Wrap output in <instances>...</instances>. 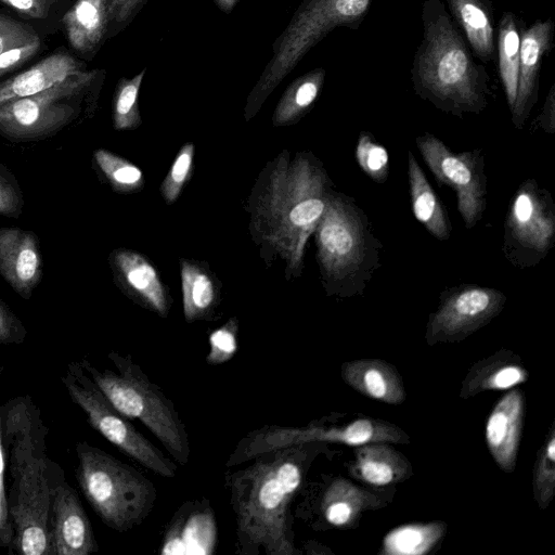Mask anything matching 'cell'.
<instances>
[{
	"label": "cell",
	"instance_id": "obj_1",
	"mask_svg": "<svg viewBox=\"0 0 555 555\" xmlns=\"http://www.w3.org/2000/svg\"><path fill=\"white\" fill-rule=\"evenodd\" d=\"M308 444L262 453L246 467L227 472L240 555H294L291 504L304 480Z\"/></svg>",
	"mask_w": 555,
	"mask_h": 555
},
{
	"label": "cell",
	"instance_id": "obj_2",
	"mask_svg": "<svg viewBox=\"0 0 555 555\" xmlns=\"http://www.w3.org/2000/svg\"><path fill=\"white\" fill-rule=\"evenodd\" d=\"M47 434L29 397L4 404L3 440L12 480L8 501L14 528L11 550L23 555H50L52 493L64 473L47 456Z\"/></svg>",
	"mask_w": 555,
	"mask_h": 555
},
{
	"label": "cell",
	"instance_id": "obj_3",
	"mask_svg": "<svg viewBox=\"0 0 555 555\" xmlns=\"http://www.w3.org/2000/svg\"><path fill=\"white\" fill-rule=\"evenodd\" d=\"M423 36L411 79L415 93L456 117L479 114L491 96L490 76L476 63L467 41L442 0H424Z\"/></svg>",
	"mask_w": 555,
	"mask_h": 555
},
{
	"label": "cell",
	"instance_id": "obj_4",
	"mask_svg": "<svg viewBox=\"0 0 555 555\" xmlns=\"http://www.w3.org/2000/svg\"><path fill=\"white\" fill-rule=\"evenodd\" d=\"M328 178L309 157L280 162L270 176L257 216L263 237L286 259L289 268H301L309 236L324 211Z\"/></svg>",
	"mask_w": 555,
	"mask_h": 555
},
{
	"label": "cell",
	"instance_id": "obj_5",
	"mask_svg": "<svg viewBox=\"0 0 555 555\" xmlns=\"http://www.w3.org/2000/svg\"><path fill=\"white\" fill-rule=\"evenodd\" d=\"M314 233L317 257L330 294H363L380 267L383 248L366 214L353 198L328 191Z\"/></svg>",
	"mask_w": 555,
	"mask_h": 555
},
{
	"label": "cell",
	"instance_id": "obj_6",
	"mask_svg": "<svg viewBox=\"0 0 555 555\" xmlns=\"http://www.w3.org/2000/svg\"><path fill=\"white\" fill-rule=\"evenodd\" d=\"M116 371L99 370L82 358L83 370L124 416L139 420L180 465L190 459V440L185 424L172 401L142 371L130 356L109 351Z\"/></svg>",
	"mask_w": 555,
	"mask_h": 555
},
{
	"label": "cell",
	"instance_id": "obj_7",
	"mask_svg": "<svg viewBox=\"0 0 555 555\" xmlns=\"http://www.w3.org/2000/svg\"><path fill=\"white\" fill-rule=\"evenodd\" d=\"M373 0H304L272 43V56L249 92L245 119L249 120L279 83L332 30L359 28Z\"/></svg>",
	"mask_w": 555,
	"mask_h": 555
},
{
	"label": "cell",
	"instance_id": "obj_8",
	"mask_svg": "<svg viewBox=\"0 0 555 555\" xmlns=\"http://www.w3.org/2000/svg\"><path fill=\"white\" fill-rule=\"evenodd\" d=\"M76 454V479L101 520L118 532L141 525L155 505L154 483L134 467L88 442H78Z\"/></svg>",
	"mask_w": 555,
	"mask_h": 555
},
{
	"label": "cell",
	"instance_id": "obj_9",
	"mask_svg": "<svg viewBox=\"0 0 555 555\" xmlns=\"http://www.w3.org/2000/svg\"><path fill=\"white\" fill-rule=\"evenodd\" d=\"M106 70L83 69L29 96L0 104V135L11 141L54 135L81 115L92 116Z\"/></svg>",
	"mask_w": 555,
	"mask_h": 555
},
{
	"label": "cell",
	"instance_id": "obj_10",
	"mask_svg": "<svg viewBox=\"0 0 555 555\" xmlns=\"http://www.w3.org/2000/svg\"><path fill=\"white\" fill-rule=\"evenodd\" d=\"M62 382L72 401L86 413L91 427L112 444L158 476H176L177 464L109 403L80 362L67 365Z\"/></svg>",
	"mask_w": 555,
	"mask_h": 555
},
{
	"label": "cell",
	"instance_id": "obj_11",
	"mask_svg": "<svg viewBox=\"0 0 555 555\" xmlns=\"http://www.w3.org/2000/svg\"><path fill=\"white\" fill-rule=\"evenodd\" d=\"M403 433L389 424L360 418L345 426L309 424L294 427L263 425L241 438L229 455L225 467L232 468L276 449L302 443L332 442L361 446L370 442L400 441Z\"/></svg>",
	"mask_w": 555,
	"mask_h": 555
},
{
	"label": "cell",
	"instance_id": "obj_12",
	"mask_svg": "<svg viewBox=\"0 0 555 555\" xmlns=\"http://www.w3.org/2000/svg\"><path fill=\"white\" fill-rule=\"evenodd\" d=\"M555 242V204L534 179L516 190L504 222L503 253L518 268L533 267Z\"/></svg>",
	"mask_w": 555,
	"mask_h": 555
},
{
	"label": "cell",
	"instance_id": "obj_13",
	"mask_svg": "<svg viewBox=\"0 0 555 555\" xmlns=\"http://www.w3.org/2000/svg\"><path fill=\"white\" fill-rule=\"evenodd\" d=\"M415 142L436 180L455 191L457 210L466 229L474 228L481 220L487 204V177L481 151L454 153L430 133L417 137Z\"/></svg>",
	"mask_w": 555,
	"mask_h": 555
},
{
	"label": "cell",
	"instance_id": "obj_14",
	"mask_svg": "<svg viewBox=\"0 0 555 555\" xmlns=\"http://www.w3.org/2000/svg\"><path fill=\"white\" fill-rule=\"evenodd\" d=\"M505 301L495 288L463 284L448 289L430 318L428 336L434 341L461 339L493 319Z\"/></svg>",
	"mask_w": 555,
	"mask_h": 555
},
{
	"label": "cell",
	"instance_id": "obj_15",
	"mask_svg": "<svg viewBox=\"0 0 555 555\" xmlns=\"http://www.w3.org/2000/svg\"><path fill=\"white\" fill-rule=\"evenodd\" d=\"M98 550L92 526L78 494L63 476L52 493L50 555H89Z\"/></svg>",
	"mask_w": 555,
	"mask_h": 555
},
{
	"label": "cell",
	"instance_id": "obj_16",
	"mask_svg": "<svg viewBox=\"0 0 555 555\" xmlns=\"http://www.w3.org/2000/svg\"><path fill=\"white\" fill-rule=\"evenodd\" d=\"M554 28L553 20L547 18L522 29L517 93L511 109L512 122L517 129L524 127L538 101L541 64L553 47Z\"/></svg>",
	"mask_w": 555,
	"mask_h": 555
},
{
	"label": "cell",
	"instance_id": "obj_17",
	"mask_svg": "<svg viewBox=\"0 0 555 555\" xmlns=\"http://www.w3.org/2000/svg\"><path fill=\"white\" fill-rule=\"evenodd\" d=\"M43 263L38 236L17 227H0V275L23 299L41 281Z\"/></svg>",
	"mask_w": 555,
	"mask_h": 555
},
{
	"label": "cell",
	"instance_id": "obj_18",
	"mask_svg": "<svg viewBox=\"0 0 555 555\" xmlns=\"http://www.w3.org/2000/svg\"><path fill=\"white\" fill-rule=\"evenodd\" d=\"M86 68L82 61L60 48L31 67L0 81V104L39 93Z\"/></svg>",
	"mask_w": 555,
	"mask_h": 555
},
{
	"label": "cell",
	"instance_id": "obj_19",
	"mask_svg": "<svg viewBox=\"0 0 555 555\" xmlns=\"http://www.w3.org/2000/svg\"><path fill=\"white\" fill-rule=\"evenodd\" d=\"M61 25L73 51L91 61L107 40L108 0H75Z\"/></svg>",
	"mask_w": 555,
	"mask_h": 555
},
{
	"label": "cell",
	"instance_id": "obj_20",
	"mask_svg": "<svg viewBox=\"0 0 555 555\" xmlns=\"http://www.w3.org/2000/svg\"><path fill=\"white\" fill-rule=\"evenodd\" d=\"M524 411L522 395L515 389L494 406L486 425L488 448L500 467L512 472L519 446Z\"/></svg>",
	"mask_w": 555,
	"mask_h": 555
},
{
	"label": "cell",
	"instance_id": "obj_21",
	"mask_svg": "<svg viewBox=\"0 0 555 555\" xmlns=\"http://www.w3.org/2000/svg\"><path fill=\"white\" fill-rule=\"evenodd\" d=\"M453 21L462 30L473 55L482 63L496 56L493 5L490 0H447Z\"/></svg>",
	"mask_w": 555,
	"mask_h": 555
},
{
	"label": "cell",
	"instance_id": "obj_22",
	"mask_svg": "<svg viewBox=\"0 0 555 555\" xmlns=\"http://www.w3.org/2000/svg\"><path fill=\"white\" fill-rule=\"evenodd\" d=\"M111 259L114 272L125 287L165 317L168 312L167 297L154 267L141 255L127 249L115 250Z\"/></svg>",
	"mask_w": 555,
	"mask_h": 555
},
{
	"label": "cell",
	"instance_id": "obj_23",
	"mask_svg": "<svg viewBox=\"0 0 555 555\" xmlns=\"http://www.w3.org/2000/svg\"><path fill=\"white\" fill-rule=\"evenodd\" d=\"M408 178L415 218L436 238L448 240L452 227L447 211L411 151L408 152Z\"/></svg>",
	"mask_w": 555,
	"mask_h": 555
},
{
	"label": "cell",
	"instance_id": "obj_24",
	"mask_svg": "<svg viewBox=\"0 0 555 555\" xmlns=\"http://www.w3.org/2000/svg\"><path fill=\"white\" fill-rule=\"evenodd\" d=\"M343 375L349 385L370 398L388 403H399L404 398L397 374L380 361L346 363Z\"/></svg>",
	"mask_w": 555,
	"mask_h": 555
},
{
	"label": "cell",
	"instance_id": "obj_25",
	"mask_svg": "<svg viewBox=\"0 0 555 555\" xmlns=\"http://www.w3.org/2000/svg\"><path fill=\"white\" fill-rule=\"evenodd\" d=\"M524 21L513 12H505L498 24L496 56L499 75L509 107L513 108L518 83L520 39Z\"/></svg>",
	"mask_w": 555,
	"mask_h": 555
},
{
	"label": "cell",
	"instance_id": "obj_26",
	"mask_svg": "<svg viewBox=\"0 0 555 555\" xmlns=\"http://www.w3.org/2000/svg\"><path fill=\"white\" fill-rule=\"evenodd\" d=\"M324 81L323 67L313 68L296 78L280 99L273 114V124L283 126L301 118L318 99Z\"/></svg>",
	"mask_w": 555,
	"mask_h": 555
},
{
	"label": "cell",
	"instance_id": "obj_27",
	"mask_svg": "<svg viewBox=\"0 0 555 555\" xmlns=\"http://www.w3.org/2000/svg\"><path fill=\"white\" fill-rule=\"evenodd\" d=\"M439 522L405 525L390 531L384 539V553L391 555H422L442 537Z\"/></svg>",
	"mask_w": 555,
	"mask_h": 555
},
{
	"label": "cell",
	"instance_id": "obj_28",
	"mask_svg": "<svg viewBox=\"0 0 555 555\" xmlns=\"http://www.w3.org/2000/svg\"><path fill=\"white\" fill-rule=\"evenodd\" d=\"M181 282L185 320L191 322L203 319L215 301L212 281L197 266L182 262Z\"/></svg>",
	"mask_w": 555,
	"mask_h": 555
},
{
	"label": "cell",
	"instance_id": "obj_29",
	"mask_svg": "<svg viewBox=\"0 0 555 555\" xmlns=\"http://www.w3.org/2000/svg\"><path fill=\"white\" fill-rule=\"evenodd\" d=\"M146 67L131 78L121 77L113 98V124L117 130L137 128L141 124L138 98Z\"/></svg>",
	"mask_w": 555,
	"mask_h": 555
},
{
	"label": "cell",
	"instance_id": "obj_30",
	"mask_svg": "<svg viewBox=\"0 0 555 555\" xmlns=\"http://www.w3.org/2000/svg\"><path fill=\"white\" fill-rule=\"evenodd\" d=\"M386 448L370 447L359 450L357 469L367 483L385 486L398 478V461Z\"/></svg>",
	"mask_w": 555,
	"mask_h": 555
},
{
	"label": "cell",
	"instance_id": "obj_31",
	"mask_svg": "<svg viewBox=\"0 0 555 555\" xmlns=\"http://www.w3.org/2000/svg\"><path fill=\"white\" fill-rule=\"evenodd\" d=\"M93 162L117 191L128 192L143 184V175L137 166L107 150H95Z\"/></svg>",
	"mask_w": 555,
	"mask_h": 555
},
{
	"label": "cell",
	"instance_id": "obj_32",
	"mask_svg": "<svg viewBox=\"0 0 555 555\" xmlns=\"http://www.w3.org/2000/svg\"><path fill=\"white\" fill-rule=\"evenodd\" d=\"M356 159L372 180L384 183L389 175V158L384 146L377 144L371 133L362 131L358 139Z\"/></svg>",
	"mask_w": 555,
	"mask_h": 555
},
{
	"label": "cell",
	"instance_id": "obj_33",
	"mask_svg": "<svg viewBox=\"0 0 555 555\" xmlns=\"http://www.w3.org/2000/svg\"><path fill=\"white\" fill-rule=\"evenodd\" d=\"M194 145L184 144L175 158V162L162 183L160 190L168 204L179 196L192 168Z\"/></svg>",
	"mask_w": 555,
	"mask_h": 555
},
{
	"label": "cell",
	"instance_id": "obj_34",
	"mask_svg": "<svg viewBox=\"0 0 555 555\" xmlns=\"http://www.w3.org/2000/svg\"><path fill=\"white\" fill-rule=\"evenodd\" d=\"M4 404L0 406V546L12 548L14 528L9 511L8 493L5 490L7 450L3 440Z\"/></svg>",
	"mask_w": 555,
	"mask_h": 555
},
{
	"label": "cell",
	"instance_id": "obj_35",
	"mask_svg": "<svg viewBox=\"0 0 555 555\" xmlns=\"http://www.w3.org/2000/svg\"><path fill=\"white\" fill-rule=\"evenodd\" d=\"M555 439L552 433L544 451L538 461L535 473V494L540 504L547 505L554 493Z\"/></svg>",
	"mask_w": 555,
	"mask_h": 555
},
{
	"label": "cell",
	"instance_id": "obj_36",
	"mask_svg": "<svg viewBox=\"0 0 555 555\" xmlns=\"http://www.w3.org/2000/svg\"><path fill=\"white\" fill-rule=\"evenodd\" d=\"M39 39L38 31L30 24L0 13V54Z\"/></svg>",
	"mask_w": 555,
	"mask_h": 555
},
{
	"label": "cell",
	"instance_id": "obj_37",
	"mask_svg": "<svg viewBox=\"0 0 555 555\" xmlns=\"http://www.w3.org/2000/svg\"><path fill=\"white\" fill-rule=\"evenodd\" d=\"M23 207L21 185L12 171L0 162V216L18 218Z\"/></svg>",
	"mask_w": 555,
	"mask_h": 555
},
{
	"label": "cell",
	"instance_id": "obj_38",
	"mask_svg": "<svg viewBox=\"0 0 555 555\" xmlns=\"http://www.w3.org/2000/svg\"><path fill=\"white\" fill-rule=\"evenodd\" d=\"M21 17L40 23L56 17L62 11L61 0H0Z\"/></svg>",
	"mask_w": 555,
	"mask_h": 555
},
{
	"label": "cell",
	"instance_id": "obj_39",
	"mask_svg": "<svg viewBox=\"0 0 555 555\" xmlns=\"http://www.w3.org/2000/svg\"><path fill=\"white\" fill-rule=\"evenodd\" d=\"M149 0H108L107 39L124 31Z\"/></svg>",
	"mask_w": 555,
	"mask_h": 555
},
{
	"label": "cell",
	"instance_id": "obj_40",
	"mask_svg": "<svg viewBox=\"0 0 555 555\" xmlns=\"http://www.w3.org/2000/svg\"><path fill=\"white\" fill-rule=\"evenodd\" d=\"M237 325L234 320H230L225 325L211 333L209 337L210 351L207 356V362L219 364L228 361L235 352Z\"/></svg>",
	"mask_w": 555,
	"mask_h": 555
},
{
	"label": "cell",
	"instance_id": "obj_41",
	"mask_svg": "<svg viewBox=\"0 0 555 555\" xmlns=\"http://www.w3.org/2000/svg\"><path fill=\"white\" fill-rule=\"evenodd\" d=\"M480 375L478 389L487 390L509 389L517 384L522 383L527 377L526 372L519 365L514 364L498 366L495 369H491L487 375Z\"/></svg>",
	"mask_w": 555,
	"mask_h": 555
},
{
	"label": "cell",
	"instance_id": "obj_42",
	"mask_svg": "<svg viewBox=\"0 0 555 555\" xmlns=\"http://www.w3.org/2000/svg\"><path fill=\"white\" fill-rule=\"evenodd\" d=\"M323 509L326 520L334 526L348 524L354 513L351 501L338 495L334 487H331L325 493Z\"/></svg>",
	"mask_w": 555,
	"mask_h": 555
},
{
	"label": "cell",
	"instance_id": "obj_43",
	"mask_svg": "<svg viewBox=\"0 0 555 555\" xmlns=\"http://www.w3.org/2000/svg\"><path fill=\"white\" fill-rule=\"evenodd\" d=\"M41 48L42 42L39 39L0 54V77L21 68L36 56Z\"/></svg>",
	"mask_w": 555,
	"mask_h": 555
},
{
	"label": "cell",
	"instance_id": "obj_44",
	"mask_svg": "<svg viewBox=\"0 0 555 555\" xmlns=\"http://www.w3.org/2000/svg\"><path fill=\"white\" fill-rule=\"evenodd\" d=\"M26 335L27 330L22 321L0 298V344H22Z\"/></svg>",
	"mask_w": 555,
	"mask_h": 555
},
{
	"label": "cell",
	"instance_id": "obj_45",
	"mask_svg": "<svg viewBox=\"0 0 555 555\" xmlns=\"http://www.w3.org/2000/svg\"><path fill=\"white\" fill-rule=\"evenodd\" d=\"M532 126L543 129L548 134L555 132V83L551 86L541 113Z\"/></svg>",
	"mask_w": 555,
	"mask_h": 555
},
{
	"label": "cell",
	"instance_id": "obj_46",
	"mask_svg": "<svg viewBox=\"0 0 555 555\" xmlns=\"http://www.w3.org/2000/svg\"><path fill=\"white\" fill-rule=\"evenodd\" d=\"M238 1L240 0H214L217 8L227 14H230L233 11Z\"/></svg>",
	"mask_w": 555,
	"mask_h": 555
}]
</instances>
